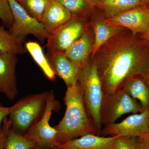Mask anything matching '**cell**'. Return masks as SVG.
<instances>
[{"label": "cell", "instance_id": "6da1fadb", "mask_svg": "<svg viewBox=\"0 0 149 149\" xmlns=\"http://www.w3.org/2000/svg\"><path fill=\"white\" fill-rule=\"evenodd\" d=\"M90 58L97 66L104 94L113 93L133 76L147 80L149 41L125 29L105 43Z\"/></svg>", "mask_w": 149, "mask_h": 149}, {"label": "cell", "instance_id": "7a4b0ae2", "mask_svg": "<svg viewBox=\"0 0 149 149\" xmlns=\"http://www.w3.org/2000/svg\"><path fill=\"white\" fill-rule=\"evenodd\" d=\"M63 100L66 106L64 116L54 127L57 131L60 145L87 134L97 135L86 111L82 91L77 82L67 87Z\"/></svg>", "mask_w": 149, "mask_h": 149}, {"label": "cell", "instance_id": "3957f363", "mask_svg": "<svg viewBox=\"0 0 149 149\" xmlns=\"http://www.w3.org/2000/svg\"><path fill=\"white\" fill-rule=\"evenodd\" d=\"M77 83L82 91L88 116L97 135L101 136L100 110L104 93L97 66L90 57L81 66Z\"/></svg>", "mask_w": 149, "mask_h": 149}, {"label": "cell", "instance_id": "277c9868", "mask_svg": "<svg viewBox=\"0 0 149 149\" xmlns=\"http://www.w3.org/2000/svg\"><path fill=\"white\" fill-rule=\"evenodd\" d=\"M52 91L26 96L12 107L9 115L11 129L24 135L42 115Z\"/></svg>", "mask_w": 149, "mask_h": 149}, {"label": "cell", "instance_id": "5b68a950", "mask_svg": "<svg viewBox=\"0 0 149 149\" xmlns=\"http://www.w3.org/2000/svg\"><path fill=\"white\" fill-rule=\"evenodd\" d=\"M60 106L52 91L42 115L23 135L34 143L33 149H52L59 146L57 131L50 125L49 120L52 111H58Z\"/></svg>", "mask_w": 149, "mask_h": 149}, {"label": "cell", "instance_id": "8992f818", "mask_svg": "<svg viewBox=\"0 0 149 149\" xmlns=\"http://www.w3.org/2000/svg\"><path fill=\"white\" fill-rule=\"evenodd\" d=\"M143 111L139 102L122 89H118L113 93L104 94L101 107V123L104 126L116 123L123 115Z\"/></svg>", "mask_w": 149, "mask_h": 149}, {"label": "cell", "instance_id": "52a82bcc", "mask_svg": "<svg viewBox=\"0 0 149 149\" xmlns=\"http://www.w3.org/2000/svg\"><path fill=\"white\" fill-rule=\"evenodd\" d=\"M13 17V21L9 32L24 42L27 35H33L42 43L50 37L51 34L44 25L31 16L15 0H8Z\"/></svg>", "mask_w": 149, "mask_h": 149}, {"label": "cell", "instance_id": "ba28073f", "mask_svg": "<svg viewBox=\"0 0 149 149\" xmlns=\"http://www.w3.org/2000/svg\"><path fill=\"white\" fill-rule=\"evenodd\" d=\"M149 135V110L135 113L121 121L104 126L101 136L139 138Z\"/></svg>", "mask_w": 149, "mask_h": 149}, {"label": "cell", "instance_id": "9c48e42d", "mask_svg": "<svg viewBox=\"0 0 149 149\" xmlns=\"http://www.w3.org/2000/svg\"><path fill=\"white\" fill-rule=\"evenodd\" d=\"M87 25L85 19L72 17L51 34L47 44L48 52L64 53L80 38Z\"/></svg>", "mask_w": 149, "mask_h": 149}, {"label": "cell", "instance_id": "30bf717a", "mask_svg": "<svg viewBox=\"0 0 149 149\" xmlns=\"http://www.w3.org/2000/svg\"><path fill=\"white\" fill-rule=\"evenodd\" d=\"M105 19L112 24L128 29L133 35H141L146 31L149 25V7L142 5L117 16Z\"/></svg>", "mask_w": 149, "mask_h": 149}, {"label": "cell", "instance_id": "8fae6325", "mask_svg": "<svg viewBox=\"0 0 149 149\" xmlns=\"http://www.w3.org/2000/svg\"><path fill=\"white\" fill-rule=\"evenodd\" d=\"M17 55L11 53H0V93L11 101L18 94L16 74Z\"/></svg>", "mask_w": 149, "mask_h": 149}, {"label": "cell", "instance_id": "7c38bea8", "mask_svg": "<svg viewBox=\"0 0 149 149\" xmlns=\"http://www.w3.org/2000/svg\"><path fill=\"white\" fill-rule=\"evenodd\" d=\"M46 56L54 73L63 80L67 87L77 83L81 66L68 58L63 53L48 52Z\"/></svg>", "mask_w": 149, "mask_h": 149}, {"label": "cell", "instance_id": "4fadbf2b", "mask_svg": "<svg viewBox=\"0 0 149 149\" xmlns=\"http://www.w3.org/2000/svg\"><path fill=\"white\" fill-rule=\"evenodd\" d=\"M91 22L95 38L91 57L93 56L99 49L110 39L126 29L109 23L106 20L102 14L95 15Z\"/></svg>", "mask_w": 149, "mask_h": 149}, {"label": "cell", "instance_id": "5bb4252c", "mask_svg": "<svg viewBox=\"0 0 149 149\" xmlns=\"http://www.w3.org/2000/svg\"><path fill=\"white\" fill-rule=\"evenodd\" d=\"M116 137L89 134L68 141L55 149H113Z\"/></svg>", "mask_w": 149, "mask_h": 149}, {"label": "cell", "instance_id": "9a60e30c", "mask_svg": "<svg viewBox=\"0 0 149 149\" xmlns=\"http://www.w3.org/2000/svg\"><path fill=\"white\" fill-rule=\"evenodd\" d=\"M69 11L56 0H50L41 23L51 34L72 18Z\"/></svg>", "mask_w": 149, "mask_h": 149}, {"label": "cell", "instance_id": "2e32d148", "mask_svg": "<svg viewBox=\"0 0 149 149\" xmlns=\"http://www.w3.org/2000/svg\"><path fill=\"white\" fill-rule=\"evenodd\" d=\"M88 24L83 34L64 53L68 58L82 66L90 57L93 42Z\"/></svg>", "mask_w": 149, "mask_h": 149}, {"label": "cell", "instance_id": "e0dca14e", "mask_svg": "<svg viewBox=\"0 0 149 149\" xmlns=\"http://www.w3.org/2000/svg\"><path fill=\"white\" fill-rule=\"evenodd\" d=\"M121 89L139 101L143 110H149V87L146 78L141 76L130 77L124 82Z\"/></svg>", "mask_w": 149, "mask_h": 149}, {"label": "cell", "instance_id": "ac0fdd59", "mask_svg": "<svg viewBox=\"0 0 149 149\" xmlns=\"http://www.w3.org/2000/svg\"><path fill=\"white\" fill-rule=\"evenodd\" d=\"M146 5L143 0H103L97 7L102 11L105 19L111 18L133 9Z\"/></svg>", "mask_w": 149, "mask_h": 149}, {"label": "cell", "instance_id": "d6986e66", "mask_svg": "<svg viewBox=\"0 0 149 149\" xmlns=\"http://www.w3.org/2000/svg\"><path fill=\"white\" fill-rule=\"evenodd\" d=\"M23 42L0 25V53H11L16 55L26 53L27 52Z\"/></svg>", "mask_w": 149, "mask_h": 149}, {"label": "cell", "instance_id": "ffe728a7", "mask_svg": "<svg viewBox=\"0 0 149 149\" xmlns=\"http://www.w3.org/2000/svg\"><path fill=\"white\" fill-rule=\"evenodd\" d=\"M25 48L29 52L34 60L42 70L49 80H55V74L51 68L47 56H45L42 47L37 42H27L25 44Z\"/></svg>", "mask_w": 149, "mask_h": 149}, {"label": "cell", "instance_id": "44dd1931", "mask_svg": "<svg viewBox=\"0 0 149 149\" xmlns=\"http://www.w3.org/2000/svg\"><path fill=\"white\" fill-rule=\"evenodd\" d=\"M71 13L72 17L86 20L93 7L86 0H56Z\"/></svg>", "mask_w": 149, "mask_h": 149}, {"label": "cell", "instance_id": "7402d4cb", "mask_svg": "<svg viewBox=\"0 0 149 149\" xmlns=\"http://www.w3.org/2000/svg\"><path fill=\"white\" fill-rule=\"evenodd\" d=\"M50 0H22L19 3L31 16L41 22Z\"/></svg>", "mask_w": 149, "mask_h": 149}, {"label": "cell", "instance_id": "603a6c76", "mask_svg": "<svg viewBox=\"0 0 149 149\" xmlns=\"http://www.w3.org/2000/svg\"><path fill=\"white\" fill-rule=\"evenodd\" d=\"M35 144L11 128L6 140L5 149H33Z\"/></svg>", "mask_w": 149, "mask_h": 149}, {"label": "cell", "instance_id": "cb8c5ba5", "mask_svg": "<svg viewBox=\"0 0 149 149\" xmlns=\"http://www.w3.org/2000/svg\"><path fill=\"white\" fill-rule=\"evenodd\" d=\"M0 19L9 28L12 24L13 17L8 0H0Z\"/></svg>", "mask_w": 149, "mask_h": 149}, {"label": "cell", "instance_id": "d4e9b609", "mask_svg": "<svg viewBox=\"0 0 149 149\" xmlns=\"http://www.w3.org/2000/svg\"><path fill=\"white\" fill-rule=\"evenodd\" d=\"M113 149H139L137 138L116 137Z\"/></svg>", "mask_w": 149, "mask_h": 149}, {"label": "cell", "instance_id": "484cf974", "mask_svg": "<svg viewBox=\"0 0 149 149\" xmlns=\"http://www.w3.org/2000/svg\"><path fill=\"white\" fill-rule=\"evenodd\" d=\"M11 128V123L6 117L3 120L1 130L0 132V149H5L6 140L9 131Z\"/></svg>", "mask_w": 149, "mask_h": 149}, {"label": "cell", "instance_id": "4316f807", "mask_svg": "<svg viewBox=\"0 0 149 149\" xmlns=\"http://www.w3.org/2000/svg\"><path fill=\"white\" fill-rule=\"evenodd\" d=\"M11 109L12 107H3L0 104V132L1 130L3 119L9 116Z\"/></svg>", "mask_w": 149, "mask_h": 149}, {"label": "cell", "instance_id": "83f0119b", "mask_svg": "<svg viewBox=\"0 0 149 149\" xmlns=\"http://www.w3.org/2000/svg\"><path fill=\"white\" fill-rule=\"evenodd\" d=\"M139 149H149V135L137 138Z\"/></svg>", "mask_w": 149, "mask_h": 149}, {"label": "cell", "instance_id": "f1b7e54d", "mask_svg": "<svg viewBox=\"0 0 149 149\" xmlns=\"http://www.w3.org/2000/svg\"><path fill=\"white\" fill-rule=\"evenodd\" d=\"M86 1L91 6L94 7L97 6L99 3L103 0H86Z\"/></svg>", "mask_w": 149, "mask_h": 149}, {"label": "cell", "instance_id": "f546056e", "mask_svg": "<svg viewBox=\"0 0 149 149\" xmlns=\"http://www.w3.org/2000/svg\"><path fill=\"white\" fill-rule=\"evenodd\" d=\"M140 37L142 39L146 40L147 41H149V25L146 31L143 34H141Z\"/></svg>", "mask_w": 149, "mask_h": 149}, {"label": "cell", "instance_id": "4dcf8cb0", "mask_svg": "<svg viewBox=\"0 0 149 149\" xmlns=\"http://www.w3.org/2000/svg\"><path fill=\"white\" fill-rule=\"evenodd\" d=\"M147 82L149 87V69L148 70V75H147Z\"/></svg>", "mask_w": 149, "mask_h": 149}, {"label": "cell", "instance_id": "1f68e13d", "mask_svg": "<svg viewBox=\"0 0 149 149\" xmlns=\"http://www.w3.org/2000/svg\"><path fill=\"white\" fill-rule=\"evenodd\" d=\"M144 1V3L146 5L147 4H149V0H143Z\"/></svg>", "mask_w": 149, "mask_h": 149}, {"label": "cell", "instance_id": "d6a6232c", "mask_svg": "<svg viewBox=\"0 0 149 149\" xmlns=\"http://www.w3.org/2000/svg\"><path fill=\"white\" fill-rule=\"evenodd\" d=\"M17 1L18 2V3L20 2V1H22V0H15Z\"/></svg>", "mask_w": 149, "mask_h": 149}, {"label": "cell", "instance_id": "836d02e7", "mask_svg": "<svg viewBox=\"0 0 149 149\" xmlns=\"http://www.w3.org/2000/svg\"></svg>", "mask_w": 149, "mask_h": 149}]
</instances>
